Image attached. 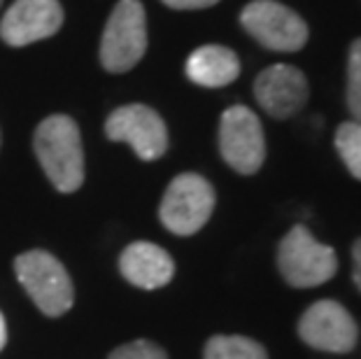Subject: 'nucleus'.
Segmentation results:
<instances>
[{"mask_svg":"<svg viewBox=\"0 0 361 359\" xmlns=\"http://www.w3.org/2000/svg\"><path fill=\"white\" fill-rule=\"evenodd\" d=\"M35 157L59 192L73 194L84 182V147L80 126L68 114H51L37 126Z\"/></svg>","mask_w":361,"mask_h":359,"instance_id":"obj_1","label":"nucleus"},{"mask_svg":"<svg viewBox=\"0 0 361 359\" xmlns=\"http://www.w3.org/2000/svg\"><path fill=\"white\" fill-rule=\"evenodd\" d=\"M14 273L26 294L44 315L59 317L73 308V280L56 257L44 250H30L14 259Z\"/></svg>","mask_w":361,"mask_h":359,"instance_id":"obj_2","label":"nucleus"},{"mask_svg":"<svg viewBox=\"0 0 361 359\" xmlns=\"http://www.w3.org/2000/svg\"><path fill=\"white\" fill-rule=\"evenodd\" d=\"M278 269L291 287L310 289L336 276L338 259L331 248L319 243L303 224H296L280 241Z\"/></svg>","mask_w":361,"mask_h":359,"instance_id":"obj_3","label":"nucleus"},{"mask_svg":"<svg viewBox=\"0 0 361 359\" xmlns=\"http://www.w3.org/2000/svg\"><path fill=\"white\" fill-rule=\"evenodd\" d=\"M147 51V17L140 0H119L101 40V63L110 73H126Z\"/></svg>","mask_w":361,"mask_h":359,"instance_id":"obj_4","label":"nucleus"},{"mask_svg":"<svg viewBox=\"0 0 361 359\" xmlns=\"http://www.w3.org/2000/svg\"><path fill=\"white\" fill-rule=\"evenodd\" d=\"M214 189L203 175L182 173L168 185L159 217L175 236H194L207 224L214 210Z\"/></svg>","mask_w":361,"mask_h":359,"instance_id":"obj_5","label":"nucleus"},{"mask_svg":"<svg viewBox=\"0 0 361 359\" xmlns=\"http://www.w3.org/2000/svg\"><path fill=\"white\" fill-rule=\"evenodd\" d=\"M240 24L257 42L273 51H298L308 42V24L278 0H252Z\"/></svg>","mask_w":361,"mask_h":359,"instance_id":"obj_6","label":"nucleus"},{"mask_svg":"<svg viewBox=\"0 0 361 359\" xmlns=\"http://www.w3.org/2000/svg\"><path fill=\"white\" fill-rule=\"evenodd\" d=\"M221 159L240 175H255L266 159L264 126L255 112L245 105H233L219 121Z\"/></svg>","mask_w":361,"mask_h":359,"instance_id":"obj_7","label":"nucleus"},{"mask_svg":"<svg viewBox=\"0 0 361 359\" xmlns=\"http://www.w3.org/2000/svg\"><path fill=\"white\" fill-rule=\"evenodd\" d=\"M298 336L305 346L322 353H352L359 339V327L350 310L334 299L314 301L298 320Z\"/></svg>","mask_w":361,"mask_h":359,"instance_id":"obj_8","label":"nucleus"},{"mask_svg":"<svg viewBox=\"0 0 361 359\" xmlns=\"http://www.w3.org/2000/svg\"><path fill=\"white\" fill-rule=\"evenodd\" d=\"M105 135L114 142H128L142 162H157L168 150V131L157 110L133 103L117 108L105 121Z\"/></svg>","mask_w":361,"mask_h":359,"instance_id":"obj_9","label":"nucleus"},{"mask_svg":"<svg viewBox=\"0 0 361 359\" xmlns=\"http://www.w3.org/2000/svg\"><path fill=\"white\" fill-rule=\"evenodd\" d=\"M63 24V7L59 0H14L0 21V37L10 47L51 37Z\"/></svg>","mask_w":361,"mask_h":359,"instance_id":"obj_10","label":"nucleus"},{"mask_svg":"<svg viewBox=\"0 0 361 359\" xmlns=\"http://www.w3.org/2000/svg\"><path fill=\"white\" fill-rule=\"evenodd\" d=\"M308 80L294 66L275 63L255 80L257 103L275 119H289L308 103Z\"/></svg>","mask_w":361,"mask_h":359,"instance_id":"obj_11","label":"nucleus"},{"mask_svg":"<svg viewBox=\"0 0 361 359\" xmlns=\"http://www.w3.org/2000/svg\"><path fill=\"white\" fill-rule=\"evenodd\" d=\"M119 271L130 285L140 289L166 287L175 276V262L164 248L147 241H137L121 252Z\"/></svg>","mask_w":361,"mask_h":359,"instance_id":"obj_12","label":"nucleus"},{"mask_svg":"<svg viewBox=\"0 0 361 359\" xmlns=\"http://www.w3.org/2000/svg\"><path fill=\"white\" fill-rule=\"evenodd\" d=\"M240 75V61L235 51L221 44H205L198 47L187 59V78L198 87L219 89L231 84Z\"/></svg>","mask_w":361,"mask_h":359,"instance_id":"obj_13","label":"nucleus"},{"mask_svg":"<svg viewBox=\"0 0 361 359\" xmlns=\"http://www.w3.org/2000/svg\"><path fill=\"white\" fill-rule=\"evenodd\" d=\"M203 359H268L266 348L247 336H212Z\"/></svg>","mask_w":361,"mask_h":359,"instance_id":"obj_14","label":"nucleus"},{"mask_svg":"<svg viewBox=\"0 0 361 359\" xmlns=\"http://www.w3.org/2000/svg\"><path fill=\"white\" fill-rule=\"evenodd\" d=\"M336 150L343 164L348 166L352 178L361 180V124L359 121H343L336 131Z\"/></svg>","mask_w":361,"mask_h":359,"instance_id":"obj_15","label":"nucleus"},{"mask_svg":"<svg viewBox=\"0 0 361 359\" xmlns=\"http://www.w3.org/2000/svg\"><path fill=\"white\" fill-rule=\"evenodd\" d=\"M348 108L355 121L361 124V37H357L350 47L348 61Z\"/></svg>","mask_w":361,"mask_h":359,"instance_id":"obj_16","label":"nucleus"},{"mask_svg":"<svg viewBox=\"0 0 361 359\" xmlns=\"http://www.w3.org/2000/svg\"><path fill=\"white\" fill-rule=\"evenodd\" d=\"M107 359H168V355L164 348L157 346V343L140 339V341L126 343V346L117 348L114 353H110Z\"/></svg>","mask_w":361,"mask_h":359,"instance_id":"obj_17","label":"nucleus"},{"mask_svg":"<svg viewBox=\"0 0 361 359\" xmlns=\"http://www.w3.org/2000/svg\"><path fill=\"white\" fill-rule=\"evenodd\" d=\"M161 3L173 10H205V7L217 5L219 0H161Z\"/></svg>","mask_w":361,"mask_h":359,"instance_id":"obj_18","label":"nucleus"},{"mask_svg":"<svg viewBox=\"0 0 361 359\" xmlns=\"http://www.w3.org/2000/svg\"><path fill=\"white\" fill-rule=\"evenodd\" d=\"M352 280L361 292V238H357L352 245Z\"/></svg>","mask_w":361,"mask_h":359,"instance_id":"obj_19","label":"nucleus"},{"mask_svg":"<svg viewBox=\"0 0 361 359\" xmlns=\"http://www.w3.org/2000/svg\"><path fill=\"white\" fill-rule=\"evenodd\" d=\"M5 343H7V327H5V317H3V312H0V350L5 348Z\"/></svg>","mask_w":361,"mask_h":359,"instance_id":"obj_20","label":"nucleus"},{"mask_svg":"<svg viewBox=\"0 0 361 359\" xmlns=\"http://www.w3.org/2000/svg\"><path fill=\"white\" fill-rule=\"evenodd\" d=\"M0 5H3V0H0Z\"/></svg>","mask_w":361,"mask_h":359,"instance_id":"obj_21","label":"nucleus"}]
</instances>
